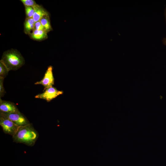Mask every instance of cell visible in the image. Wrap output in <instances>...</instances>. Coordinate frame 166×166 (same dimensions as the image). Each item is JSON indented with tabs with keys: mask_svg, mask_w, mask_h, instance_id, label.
I'll return each mask as SVG.
<instances>
[{
	"mask_svg": "<svg viewBox=\"0 0 166 166\" xmlns=\"http://www.w3.org/2000/svg\"><path fill=\"white\" fill-rule=\"evenodd\" d=\"M54 83V78L53 73V67L49 66L45 74L44 77L41 81L35 83V85H42L44 88V89L53 86Z\"/></svg>",
	"mask_w": 166,
	"mask_h": 166,
	"instance_id": "6",
	"label": "cell"
},
{
	"mask_svg": "<svg viewBox=\"0 0 166 166\" xmlns=\"http://www.w3.org/2000/svg\"><path fill=\"white\" fill-rule=\"evenodd\" d=\"M25 6L34 7L38 4L34 0H21Z\"/></svg>",
	"mask_w": 166,
	"mask_h": 166,
	"instance_id": "14",
	"label": "cell"
},
{
	"mask_svg": "<svg viewBox=\"0 0 166 166\" xmlns=\"http://www.w3.org/2000/svg\"><path fill=\"white\" fill-rule=\"evenodd\" d=\"M0 125L5 133L12 136L17 132L19 127L10 120L0 117Z\"/></svg>",
	"mask_w": 166,
	"mask_h": 166,
	"instance_id": "4",
	"label": "cell"
},
{
	"mask_svg": "<svg viewBox=\"0 0 166 166\" xmlns=\"http://www.w3.org/2000/svg\"><path fill=\"white\" fill-rule=\"evenodd\" d=\"M47 33L44 30H34L29 35L32 39L37 41H41L48 38Z\"/></svg>",
	"mask_w": 166,
	"mask_h": 166,
	"instance_id": "9",
	"label": "cell"
},
{
	"mask_svg": "<svg viewBox=\"0 0 166 166\" xmlns=\"http://www.w3.org/2000/svg\"><path fill=\"white\" fill-rule=\"evenodd\" d=\"M0 112L5 113H15L20 112L14 103L3 100L0 98Z\"/></svg>",
	"mask_w": 166,
	"mask_h": 166,
	"instance_id": "7",
	"label": "cell"
},
{
	"mask_svg": "<svg viewBox=\"0 0 166 166\" xmlns=\"http://www.w3.org/2000/svg\"><path fill=\"white\" fill-rule=\"evenodd\" d=\"M4 79L0 78V98L3 97L6 93L3 86Z\"/></svg>",
	"mask_w": 166,
	"mask_h": 166,
	"instance_id": "15",
	"label": "cell"
},
{
	"mask_svg": "<svg viewBox=\"0 0 166 166\" xmlns=\"http://www.w3.org/2000/svg\"><path fill=\"white\" fill-rule=\"evenodd\" d=\"M38 136V132L30 123L26 125L19 126L12 137L14 142L32 146L35 144Z\"/></svg>",
	"mask_w": 166,
	"mask_h": 166,
	"instance_id": "1",
	"label": "cell"
},
{
	"mask_svg": "<svg viewBox=\"0 0 166 166\" xmlns=\"http://www.w3.org/2000/svg\"><path fill=\"white\" fill-rule=\"evenodd\" d=\"M0 61L5 65L9 71L18 69L24 65L25 61L21 53L13 49L4 52Z\"/></svg>",
	"mask_w": 166,
	"mask_h": 166,
	"instance_id": "2",
	"label": "cell"
},
{
	"mask_svg": "<svg viewBox=\"0 0 166 166\" xmlns=\"http://www.w3.org/2000/svg\"><path fill=\"white\" fill-rule=\"evenodd\" d=\"M162 42L164 45L166 46V37L164 38H163Z\"/></svg>",
	"mask_w": 166,
	"mask_h": 166,
	"instance_id": "17",
	"label": "cell"
},
{
	"mask_svg": "<svg viewBox=\"0 0 166 166\" xmlns=\"http://www.w3.org/2000/svg\"><path fill=\"white\" fill-rule=\"evenodd\" d=\"M25 7L26 18H32L34 12V8L30 6H25Z\"/></svg>",
	"mask_w": 166,
	"mask_h": 166,
	"instance_id": "13",
	"label": "cell"
},
{
	"mask_svg": "<svg viewBox=\"0 0 166 166\" xmlns=\"http://www.w3.org/2000/svg\"><path fill=\"white\" fill-rule=\"evenodd\" d=\"M0 117L10 120L19 126H24L30 123L26 117L20 112L10 113L0 112Z\"/></svg>",
	"mask_w": 166,
	"mask_h": 166,
	"instance_id": "3",
	"label": "cell"
},
{
	"mask_svg": "<svg viewBox=\"0 0 166 166\" xmlns=\"http://www.w3.org/2000/svg\"><path fill=\"white\" fill-rule=\"evenodd\" d=\"M35 22L32 18H26L24 23V32L29 35L34 30Z\"/></svg>",
	"mask_w": 166,
	"mask_h": 166,
	"instance_id": "10",
	"label": "cell"
},
{
	"mask_svg": "<svg viewBox=\"0 0 166 166\" xmlns=\"http://www.w3.org/2000/svg\"><path fill=\"white\" fill-rule=\"evenodd\" d=\"M34 30H44L43 27L40 21L35 22Z\"/></svg>",
	"mask_w": 166,
	"mask_h": 166,
	"instance_id": "16",
	"label": "cell"
},
{
	"mask_svg": "<svg viewBox=\"0 0 166 166\" xmlns=\"http://www.w3.org/2000/svg\"><path fill=\"white\" fill-rule=\"evenodd\" d=\"M63 93L62 91L58 90L56 88L52 86L46 89L44 92L36 95L35 97L37 98L43 99L47 102H49Z\"/></svg>",
	"mask_w": 166,
	"mask_h": 166,
	"instance_id": "5",
	"label": "cell"
},
{
	"mask_svg": "<svg viewBox=\"0 0 166 166\" xmlns=\"http://www.w3.org/2000/svg\"><path fill=\"white\" fill-rule=\"evenodd\" d=\"M9 71L5 65L0 61V78L4 79L5 78Z\"/></svg>",
	"mask_w": 166,
	"mask_h": 166,
	"instance_id": "12",
	"label": "cell"
},
{
	"mask_svg": "<svg viewBox=\"0 0 166 166\" xmlns=\"http://www.w3.org/2000/svg\"><path fill=\"white\" fill-rule=\"evenodd\" d=\"M40 21L43 27L44 31L48 33L53 30L49 15L44 17Z\"/></svg>",
	"mask_w": 166,
	"mask_h": 166,
	"instance_id": "11",
	"label": "cell"
},
{
	"mask_svg": "<svg viewBox=\"0 0 166 166\" xmlns=\"http://www.w3.org/2000/svg\"><path fill=\"white\" fill-rule=\"evenodd\" d=\"M33 8L34 12L32 18L35 22L40 21L44 17L49 15V12L41 5L38 4Z\"/></svg>",
	"mask_w": 166,
	"mask_h": 166,
	"instance_id": "8",
	"label": "cell"
},
{
	"mask_svg": "<svg viewBox=\"0 0 166 166\" xmlns=\"http://www.w3.org/2000/svg\"><path fill=\"white\" fill-rule=\"evenodd\" d=\"M164 16L165 18V22L166 23V6L165 7L164 11Z\"/></svg>",
	"mask_w": 166,
	"mask_h": 166,
	"instance_id": "18",
	"label": "cell"
}]
</instances>
